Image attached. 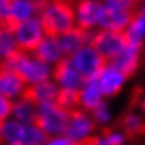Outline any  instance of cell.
I'll list each match as a JSON object with an SVG mask.
<instances>
[{
  "label": "cell",
  "instance_id": "6da1fadb",
  "mask_svg": "<svg viewBox=\"0 0 145 145\" xmlns=\"http://www.w3.org/2000/svg\"><path fill=\"white\" fill-rule=\"evenodd\" d=\"M141 6L140 1H107L99 25L106 31L124 33L141 13Z\"/></svg>",
  "mask_w": 145,
  "mask_h": 145
},
{
  "label": "cell",
  "instance_id": "7a4b0ae2",
  "mask_svg": "<svg viewBox=\"0 0 145 145\" xmlns=\"http://www.w3.org/2000/svg\"><path fill=\"white\" fill-rule=\"evenodd\" d=\"M75 10L72 3L68 1H51L41 16L42 30L47 37L58 38L69 33L73 27Z\"/></svg>",
  "mask_w": 145,
  "mask_h": 145
},
{
  "label": "cell",
  "instance_id": "3957f363",
  "mask_svg": "<svg viewBox=\"0 0 145 145\" xmlns=\"http://www.w3.org/2000/svg\"><path fill=\"white\" fill-rule=\"evenodd\" d=\"M69 114L63 108H61L56 103H44L38 106L37 118L34 127L44 131L49 137L65 134L69 125Z\"/></svg>",
  "mask_w": 145,
  "mask_h": 145
},
{
  "label": "cell",
  "instance_id": "277c9868",
  "mask_svg": "<svg viewBox=\"0 0 145 145\" xmlns=\"http://www.w3.org/2000/svg\"><path fill=\"white\" fill-rule=\"evenodd\" d=\"M128 45L130 42L125 33H111L106 30L97 31L90 44V47L108 63L118 58Z\"/></svg>",
  "mask_w": 145,
  "mask_h": 145
},
{
  "label": "cell",
  "instance_id": "5b68a950",
  "mask_svg": "<svg viewBox=\"0 0 145 145\" xmlns=\"http://www.w3.org/2000/svg\"><path fill=\"white\" fill-rule=\"evenodd\" d=\"M72 63L88 82L100 79L108 65V62L104 61L92 47H86L75 54L72 56Z\"/></svg>",
  "mask_w": 145,
  "mask_h": 145
},
{
  "label": "cell",
  "instance_id": "8992f818",
  "mask_svg": "<svg viewBox=\"0 0 145 145\" xmlns=\"http://www.w3.org/2000/svg\"><path fill=\"white\" fill-rule=\"evenodd\" d=\"M95 34L96 33H93L92 30L86 31V30H82L80 27H75L69 33L58 37L56 40H58V44L62 49V54L65 55V58H72L80 49L90 47L95 38Z\"/></svg>",
  "mask_w": 145,
  "mask_h": 145
},
{
  "label": "cell",
  "instance_id": "52a82bcc",
  "mask_svg": "<svg viewBox=\"0 0 145 145\" xmlns=\"http://www.w3.org/2000/svg\"><path fill=\"white\" fill-rule=\"evenodd\" d=\"M42 24L41 20L37 17H33L27 21H24L18 30L16 31V40L20 45V48L30 52L37 51L42 42Z\"/></svg>",
  "mask_w": 145,
  "mask_h": 145
},
{
  "label": "cell",
  "instance_id": "ba28073f",
  "mask_svg": "<svg viewBox=\"0 0 145 145\" xmlns=\"http://www.w3.org/2000/svg\"><path fill=\"white\" fill-rule=\"evenodd\" d=\"M56 82H59L65 89L73 90H85L83 86L88 85V80L76 71L72 63V58H62L54 68L52 72Z\"/></svg>",
  "mask_w": 145,
  "mask_h": 145
},
{
  "label": "cell",
  "instance_id": "9c48e42d",
  "mask_svg": "<svg viewBox=\"0 0 145 145\" xmlns=\"http://www.w3.org/2000/svg\"><path fill=\"white\" fill-rule=\"evenodd\" d=\"M76 13H78V27L82 30H92L93 25L100 23L104 3L99 1H79L76 4Z\"/></svg>",
  "mask_w": 145,
  "mask_h": 145
},
{
  "label": "cell",
  "instance_id": "30bf717a",
  "mask_svg": "<svg viewBox=\"0 0 145 145\" xmlns=\"http://www.w3.org/2000/svg\"><path fill=\"white\" fill-rule=\"evenodd\" d=\"M58 93L59 90L54 83L44 82V83L25 88L21 93V100H25L34 106H41L44 103H52L54 99L56 100Z\"/></svg>",
  "mask_w": 145,
  "mask_h": 145
},
{
  "label": "cell",
  "instance_id": "8fae6325",
  "mask_svg": "<svg viewBox=\"0 0 145 145\" xmlns=\"http://www.w3.org/2000/svg\"><path fill=\"white\" fill-rule=\"evenodd\" d=\"M69 114V125L68 130L65 131V138L71 140V141H80L83 140V137L89 133H92L95 130V124L92 123L90 118H88L82 110H73V111H68Z\"/></svg>",
  "mask_w": 145,
  "mask_h": 145
},
{
  "label": "cell",
  "instance_id": "7c38bea8",
  "mask_svg": "<svg viewBox=\"0 0 145 145\" xmlns=\"http://www.w3.org/2000/svg\"><path fill=\"white\" fill-rule=\"evenodd\" d=\"M140 51H141V45H131L130 44L118 58H116L113 62L108 63V68L118 71L124 78L133 76L135 69L138 68Z\"/></svg>",
  "mask_w": 145,
  "mask_h": 145
},
{
  "label": "cell",
  "instance_id": "4fadbf2b",
  "mask_svg": "<svg viewBox=\"0 0 145 145\" xmlns=\"http://www.w3.org/2000/svg\"><path fill=\"white\" fill-rule=\"evenodd\" d=\"M35 61L38 62H42V63H51V62H55V61H61L63 56L62 54V49L58 44V40L56 38H51V37H45L40 45V48L37 49L35 52H33Z\"/></svg>",
  "mask_w": 145,
  "mask_h": 145
},
{
  "label": "cell",
  "instance_id": "5bb4252c",
  "mask_svg": "<svg viewBox=\"0 0 145 145\" xmlns=\"http://www.w3.org/2000/svg\"><path fill=\"white\" fill-rule=\"evenodd\" d=\"M118 125L124 131V135L131 141L145 135V123L133 113H125L121 116V118H118Z\"/></svg>",
  "mask_w": 145,
  "mask_h": 145
},
{
  "label": "cell",
  "instance_id": "9a60e30c",
  "mask_svg": "<svg viewBox=\"0 0 145 145\" xmlns=\"http://www.w3.org/2000/svg\"><path fill=\"white\" fill-rule=\"evenodd\" d=\"M124 79L125 78L118 71H116L113 68H107L106 72L103 73V76L100 78V86H101L103 95L107 97L116 96L120 92Z\"/></svg>",
  "mask_w": 145,
  "mask_h": 145
},
{
  "label": "cell",
  "instance_id": "2e32d148",
  "mask_svg": "<svg viewBox=\"0 0 145 145\" xmlns=\"http://www.w3.org/2000/svg\"><path fill=\"white\" fill-rule=\"evenodd\" d=\"M0 89H1V97H6V99H10L13 96H17L18 93H23V86H24V82L17 76L14 75L13 72H8V71H1V75H0Z\"/></svg>",
  "mask_w": 145,
  "mask_h": 145
},
{
  "label": "cell",
  "instance_id": "e0dca14e",
  "mask_svg": "<svg viewBox=\"0 0 145 145\" xmlns=\"http://www.w3.org/2000/svg\"><path fill=\"white\" fill-rule=\"evenodd\" d=\"M101 95H103V92H101V86H100L99 79L88 82L86 89L82 93V106H83V108H86L89 111H93L100 103H103Z\"/></svg>",
  "mask_w": 145,
  "mask_h": 145
},
{
  "label": "cell",
  "instance_id": "ac0fdd59",
  "mask_svg": "<svg viewBox=\"0 0 145 145\" xmlns=\"http://www.w3.org/2000/svg\"><path fill=\"white\" fill-rule=\"evenodd\" d=\"M82 93L83 90H73V89H61L56 96V104L63 108L65 111L79 110L78 107L82 106Z\"/></svg>",
  "mask_w": 145,
  "mask_h": 145
},
{
  "label": "cell",
  "instance_id": "d6986e66",
  "mask_svg": "<svg viewBox=\"0 0 145 145\" xmlns=\"http://www.w3.org/2000/svg\"><path fill=\"white\" fill-rule=\"evenodd\" d=\"M124 33L131 45H141V38L142 35H145V4L141 13L134 18V21Z\"/></svg>",
  "mask_w": 145,
  "mask_h": 145
},
{
  "label": "cell",
  "instance_id": "ffe728a7",
  "mask_svg": "<svg viewBox=\"0 0 145 145\" xmlns=\"http://www.w3.org/2000/svg\"><path fill=\"white\" fill-rule=\"evenodd\" d=\"M14 117L24 125H34L37 118V111L34 108V104L25 100H20L14 107Z\"/></svg>",
  "mask_w": 145,
  "mask_h": 145
},
{
  "label": "cell",
  "instance_id": "44dd1931",
  "mask_svg": "<svg viewBox=\"0 0 145 145\" xmlns=\"http://www.w3.org/2000/svg\"><path fill=\"white\" fill-rule=\"evenodd\" d=\"M24 137V124L20 123H4L1 124V141L3 142H23Z\"/></svg>",
  "mask_w": 145,
  "mask_h": 145
},
{
  "label": "cell",
  "instance_id": "7402d4cb",
  "mask_svg": "<svg viewBox=\"0 0 145 145\" xmlns=\"http://www.w3.org/2000/svg\"><path fill=\"white\" fill-rule=\"evenodd\" d=\"M0 41H1L0 42L1 44V48H0V51H1V59L20 48L17 40H14V34H11L8 31H4V30L0 31Z\"/></svg>",
  "mask_w": 145,
  "mask_h": 145
},
{
  "label": "cell",
  "instance_id": "603a6c76",
  "mask_svg": "<svg viewBox=\"0 0 145 145\" xmlns=\"http://www.w3.org/2000/svg\"><path fill=\"white\" fill-rule=\"evenodd\" d=\"M93 113V117L97 123H107L108 121V113H107V108H106V103H100L96 108L92 111Z\"/></svg>",
  "mask_w": 145,
  "mask_h": 145
},
{
  "label": "cell",
  "instance_id": "cb8c5ba5",
  "mask_svg": "<svg viewBox=\"0 0 145 145\" xmlns=\"http://www.w3.org/2000/svg\"><path fill=\"white\" fill-rule=\"evenodd\" d=\"M101 135L108 141L110 145H123V137L120 134H114L110 128H103Z\"/></svg>",
  "mask_w": 145,
  "mask_h": 145
},
{
  "label": "cell",
  "instance_id": "d4e9b609",
  "mask_svg": "<svg viewBox=\"0 0 145 145\" xmlns=\"http://www.w3.org/2000/svg\"><path fill=\"white\" fill-rule=\"evenodd\" d=\"M0 106H1V113H0V120H1V124H4V120L6 117L11 113L13 110V103L10 99H6V97H1L0 99Z\"/></svg>",
  "mask_w": 145,
  "mask_h": 145
},
{
  "label": "cell",
  "instance_id": "484cf974",
  "mask_svg": "<svg viewBox=\"0 0 145 145\" xmlns=\"http://www.w3.org/2000/svg\"><path fill=\"white\" fill-rule=\"evenodd\" d=\"M11 0H3L1 1V13H0V18L1 20H4L7 16H8V13H10V8H11Z\"/></svg>",
  "mask_w": 145,
  "mask_h": 145
},
{
  "label": "cell",
  "instance_id": "4316f807",
  "mask_svg": "<svg viewBox=\"0 0 145 145\" xmlns=\"http://www.w3.org/2000/svg\"><path fill=\"white\" fill-rule=\"evenodd\" d=\"M100 142V138L97 137H88V138H83L78 142H73L72 145H99Z\"/></svg>",
  "mask_w": 145,
  "mask_h": 145
},
{
  "label": "cell",
  "instance_id": "83f0119b",
  "mask_svg": "<svg viewBox=\"0 0 145 145\" xmlns=\"http://www.w3.org/2000/svg\"><path fill=\"white\" fill-rule=\"evenodd\" d=\"M72 144L73 142H71V140H68V138H58V140H52L47 145H72Z\"/></svg>",
  "mask_w": 145,
  "mask_h": 145
},
{
  "label": "cell",
  "instance_id": "f1b7e54d",
  "mask_svg": "<svg viewBox=\"0 0 145 145\" xmlns=\"http://www.w3.org/2000/svg\"><path fill=\"white\" fill-rule=\"evenodd\" d=\"M140 106H141V110H144V111H145V99H142V100H141V104H140Z\"/></svg>",
  "mask_w": 145,
  "mask_h": 145
},
{
  "label": "cell",
  "instance_id": "f546056e",
  "mask_svg": "<svg viewBox=\"0 0 145 145\" xmlns=\"http://www.w3.org/2000/svg\"><path fill=\"white\" fill-rule=\"evenodd\" d=\"M10 145H30V144H25V142H14V144H10Z\"/></svg>",
  "mask_w": 145,
  "mask_h": 145
}]
</instances>
